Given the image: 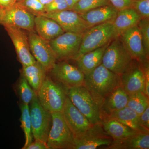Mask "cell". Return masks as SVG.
I'll use <instances>...</instances> for the list:
<instances>
[{
	"label": "cell",
	"mask_w": 149,
	"mask_h": 149,
	"mask_svg": "<svg viewBox=\"0 0 149 149\" xmlns=\"http://www.w3.org/2000/svg\"><path fill=\"white\" fill-rule=\"evenodd\" d=\"M83 85L100 109L104 99L113 91L121 86V76L101 64L89 74L85 75Z\"/></svg>",
	"instance_id": "obj_1"
},
{
	"label": "cell",
	"mask_w": 149,
	"mask_h": 149,
	"mask_svg": "<svg viewBox=\"0 0 149 149\" xmlns=\"http://www.w3.org/2000/svg\"><path fill=\"white\" fill-rule=\"evenodd\" d=\"M116 37L113 22L90 27L83 34L80 49L74 60L84 54L109 44Z\"/></svg>",
	"instance_id": "obj_2"
},
{
	"label": "cell",
	"mask_w": 149,
	"mask_h": 149,
	"mask_svg": "<svg viewBox=\"0 0 149 149\" xmlns=\"http://www.w3.org/2000/svg\"><path fill=\"white\" fill-rule=\"evenodd\" d=\"M133 60L119 37H117L106 49L102 64L112 72L121 75L128 70Z\"/></svg>",
	"instance_id": "obj_3"
},
{
	"label": "cell",
	"mask_w": 149,
	"mask_h": 149,
	"mask_svg": "<svg viewBox=\"0 0 149 149\" xmlns=\"http://www.w3.org/2000/svg\"><path fill=\"white\" fill-rule=\"evenodd\" d=\"M37 97L43 107L52 113L62 112L67 95L62 85L47 76L37 92Z\"/></svg>",
	"instance_id": "obj_4"
},
{
	"label": "cell",
	"mask_w": 149,
	"mask_h": 149,
	"mask_svg": "<svg viewBox=\"0 0 149 149\" xmlns=\"http://www.w3.org/2000/svg\"><path fill=\"white\" fill-rule=\"evenodd\" d=\"M66 93L70 100L92 125L101 122L100 107L84 85L69 88Z\"/></svg>",
	"instance_id": "obj_5"
},
{
	"label": "cell",
	"mask_w": 149,
	"mask_h": 149,
	"mask_svg": "<svg viewBox=\"0 0 149 149\" xmlns=\"http://www.w3.org/2000/svg\"><path fill=\"white\" fill-rule=\"evenodd\" d=\"M52 125L47 145L49 149H73L74 137L62 112H52Z\"/></svg>",
	"instance_id": "obj_6"
},
{
	"label": "cell",
	"mask_w": 149,
	"mask_h": 149,
	"mask_svg": "<svg viewBox=\"0 0 149 149\" xmlns=\"http://www.w3.org/2000/svg\"><path fill=\"white\" fill-rule=\"evenodd\" d=\"M29 109L33 137L47 143L52 125V113L41 105L37 97L29 104Z\"/></svg>",
	"instance_id": "obj_7"
},
{
	"label": "cell",
	"mask_w": 149,
	"mask_h": 149,
	"mask_svg": "<svg viewBox=\"0 0 149 149\" xmlns=\"http://www.w3.org/2000/svg\"><path fill=\"white\" fill-rule=\"evenodd\" d=\"M83 35L64 32L49 41L57 60L74 59L80 49Z\"/></svg>",
	"instance_id": "obj_8"
},
{
	"label": "cell",
	"mask_w": 149,
	"mask_h": 149,
	"mask_svg": "<svg viewBox=\"0 0 149 149\" xmlns=\"http://www.w3.org/2000/svg\"><path fill=\"white\" fill-rule=\"evenodd\" d=\"M27 36L32 55L47 71H50L57 59L49 42L40 37L35 31L28 32Z\"/></svg>",
	"instance_id": "obj_9"
},
{
	"label": "cell",
	"mask_w": 149,
	"mask_h": 149,
	"mask_svg": "<svg viewBox=\"0 0 149 149\" xmlns=\"http://www.w3.org/2000/svg\"><path fill=\"white\" fill-rule=\"evenodd\" d=\"M35 16L18 3L4 9L0 24L20 28L28 32L35 31Z\"/></svg>",
	"instance_id": "obj_10"
},
{
	"label": "cell",
	"mask_w": 149,
	"mask_h": 149,
	"mask_svg": "<svg viewBox=\"0 0 149 149\" xmlns=\"http://www.w3.org/2000/svg\"><path fill=\"white\" fill-rule=\"evenodd\" d=\"M113 139L104 130L101 122L94 124L74 138L73 149H95L111 144Z\"/></svg>",
	"instance_id": "obj_11"
},
{
	"label": "cell",
	"mask_w": 149,
	"mask_h": 149,
	"mask_svg": "<svg viewBox=\"0 0 149 149\" xmlns=\"http://www.w3.org/2000/svg\"><path fill=\"white\" fill-rule=\"evenodd\" d=\"M56 82L69 88L83 85L85 74L77 66L65 61L56 63L50 70Z\"/></svg>",
	"instance_id": "obj_12"
},
{
	"label": "cell",
	"mask_w": 149,
	"mask_h": 149,
	"mask_svg": "<svg viewBox=\"0 0 149 149\" xmlns=\"http://www.w3.org/2000/svg\"><path fill=\"white\" fill-rule=\"evenodd\" d=\"M15 48L22 67L35 63L36 60L29 48L28 36L24 30L10 25H3Z\"/></svg>",
	"instance_id": "obj_13"
},
{
	"label": "cell",
	"mask_w": 149,
	"mask_h": 149,
	"mask_svg": "<svg viewBox=\"0 0 149 149\" xmlns=\"http://www.w3.org/2000/svg\"><path fill=\"white\" fill-rule=\"evenodd\" d=\"M42 15L55 20L64 32L83 35L90 28L80 14L73 10H66L52 13H45Z\"/></svg>",
	"instance_id": "obj_14"
},
{
	"label": "cell",
	"mask_w": 149,
	"mask_h": 149,
	"mask_svg": "<svg viewBox=\"0 0 149 149\" xmlns=\"http://www.w3.org/2000/svg\"><path fill=\"white\" fill-rule=\"evenodd\" d=\"M132 58L140 63L148 61L141 32L138 25L127 29L118 37Z\"/></svg>",
	"instance_id": "obj_15"
},
{
	"label": "cell",
	"mask_w": 149,
	"mask_h": 149,
	"mask_svg": "<svg viewBox=\"0 0 149 149\" xmlns=\"http://www.w3.org/2000/svg\"><path fill=\"white\" fill-rule=\"evenodd\" d=\"M65 120L74 138L82 135L92 126L90 121L67 97L62 111Z\"/></svg>",
	"instance_id": "obj_16"
},
{
	"label": "cell",
	"mask_w": 149,
	"mask_h": 149,
	"mask_svg": "<svg viewBox=\"0 0 149 149\" xmlns=\"http://www.w3.org/2000/svg\"><path fill=\"white\" fill-rule=\"evenodd\" d=\"M136 61L133 60L128 70L120 75L121 86L129 95L137 92L143 93L145 88L143 68L141 63Z\"/></svg>",
	"instance_id": "obj_17"
},
{
	"label": "cell",
	"mask_w": 149,
	"mask_h": 149,
	"mask_svg": "<svg viewBox=\"0 0 149 149\" xmlns=\"http://www.w3.org/2000/svg\"><path fill=\"white\" fill-rule=\"evenodd\" d=\"M128 98L129 94L121 86L113 91L102 102L100 107L101 118L127 106Z\"/></svg>",
	"instance_id": "obj_18"
},
{
	"label": "cell",
	"mask_w": 149,
	"mask_h": 149,
	"mask_svg": "<svg viewBox=\"0 0 149 149\" xmlns=\"http://www.w3.org/2000/svg\"><path fill=\"white\" fill-rule=\"evenodd\" d=\"M118 10L111 4L102 6L80 14L88 27H91L108 22H113Z\"/></svg>",
	"instance_id": "obj_19"
},
{
	"label": "cell",
	"mask_w": 149,
	"mask_h": 149,
	"mask_svg": "<svg viewBox=\"0 0 149 149\" xmlns=\"http://www.w3.org/2000/svg\"><path fill=\"white\" fill-rule=\"evenodd\" d=\"M35 29L39 36L49 41L64 32L55 20L43 15L35 16Z\"/></svg>",
	"instance_id": "obj_20"
},
{
	"label": "cell",
	"mask_w": 149,
	"mask_h": 149,
	"mask_svg": "<svg viewBox=\"0 0 149 149\" xmlns=\"http://www.w3.org/2000/svg\"><path fill=\"white\" fill-rule=\"evenodd\" d=\"M106 149H149V132H139L125 139L113 140Z\"/></svg>",
	"instance_id": "obj_21"
},
{
	"label": "cell",
	"mask_w": 149,
	"mask_h": 149,
	"mask_svg": "<svg viewBox=\"0 0 149 149\" xmlns=\"http://www.w3.org/2000/svg\"><path fill=\"white\" fill-rule=\"evenodd\" d=\"M141 19V17L132 8L118 10L113 22L116 37H119L127 29L138 25Z\"/></svg>",
	"instance_id": "obj_22"
},
{
	"label": "cell",
	"mask_w": 149,
	"mask_h": 149,
	"mask_svg": "<svg viewBox=\"0 0 149 149\" xmlns=\"http://www.w3.org/2000/svg\"><path fill=\"white\" fill-rule=\"evenodd\" d=\"M109 44L84 54L77 58L75 61L78 69L85 75H87L102 64L104 52Z\"/></svg>",
	"instance_id": "obj_23"
},
{
	"label": "cell",
	"mask_w": 149,
	"mask_h": 149,
	"mask_svg": "<svg viewBox=\"0 0 149 149\" xmlns=\"http://www.w3.org/2000/svg\"><path fill=\"white\" fill-rule=\"evenodd\" d=\"M101 123L104 130L113 140L125 139L140 132L113 119L104 118Z\"/></svg>",
	"instance_id": "obj_24"
},
{
	"label": "cell",
	"mask_w": 149,
	"mask_h": 149,
	"mask_svg": "<svg viewBox=\"0 0 149 149\" xmlns=\"http://www.w3.org/2000/svg\"><path fill=\"white\" fill-rule=\"evenodd\" d=\"M113 119L125 124L130 128L137 131L149 132L140 125L139 122V115L128 106L122 109L112 113L109 115L102 118Z\"/></svg>",
	"instance_id": "obj_25"
},
{
	"label": "cell",
	"mask_w": 149,
	"mask_h": 149,
	"mask_svg": "<svg viewBox=\"0 0 149 149\" xmlns=\"http://www.w3.org/2000/svg\"><path fill=\"white\" fill-rule=\"evenodd\" d=\"M47 72L45 68L37 61L33 64L22 67V76L37 93L47 77Z\"/></svg>",
	"instance_id": "obj_26"
},
{
	"label": "cell",
	"mask_w": 149,
	"mask_h": 149,
	"mask_svg": "<svg viewBox=\"0 0 149 149\" xmlns=\"http://www.w3.org/2000/svg\"><path fill=\"white\" fill-rule=\"evenodd\" d=\"M21 112L20 121L21 127L24 132L25 137V143L22 149H26L29 144L32 143L33 137L29 113V105L22 104L21 107Z\"/></svg>",
	"instance_id": "obj_27"
},
{
	"label": "cell",
	"mask_w": 149,
	"mask_h": 149,
	"mask_svg": "<svg viewBox=\"0 0 149 149\" xmlns=\"http://www.w3.org/2000/svg\"><path fill=\"white\" fill-rule=\"evenodd\" d=\"M149 98L143 92L129 94L127 106L140 115L149 106Z\"/></svg>",
	"instance_id": "obj_28"
},
{
	"label": "cell",
	"mask_w": 149,
	"mask_h": 149,
	"mask_svg": "<svg viewBox=\"0 0 149 149\" xmlns=\"http://www.w3.org/2000/svg\"><path fill=\"white\" fill-rule=\"evenodd\" d=\"M111 4L109 0H79L72 10L83 14L102 6Z\"/></svg>",
	"instance_id": "obj_29"
},
{
	"label": "cell",
	"mask_w": 149,
	"mask_h": 149,
	"mask_svg": "<svg viewBox=\"0 0 149 149\" xmlns=\"http://www.w3.org/2000/svg\"><path fill=\"white\" fill-rule=\"evenodd\" d=\"M18 92L22 104L29 105L37 97V93L30 86L27 80L22 76L18 85Z\"/></svg>",
	"instance_id": "obj_30"
},
{
	"label": "cell",
	"mask_w": 149,
	"mask_h": 149,
	"mask_svg": "<svg viewBox=\"0 0 149 149\" xmlns=\"http://www.w3.org/2000/svg\"><path fill=\"white\" fill-rule=\"evenodd\" d=\"M17 3L35 16L45 13V6L39 0H22Z\"/></svg>",
	"instance_id": "obj_31"
},
{
	"label": "cell",
	"mask_w": 149,
	"mask_h": 149,
	"mask_svg": "<svg viewBox=\"0 0 149 149\" xmlns=\"http://www.w3.org/2000/svg\"><path fill=\"white\" fill-rule=\"evenodd\" d=\"M143 40V45L147 56L149 54V18L141 19L138 24Z\"/></svg>",
	"instance_id": "obj_32"
},
{
	"label": "cell",
	"mask_w": 149,
	"mask_h": 149,
	"mask_svg": "<svg viewBox=\"0 0 149 149\" xmlns=\"http://www.w3.org/2000/svg\"><path fill=\"white\" fill-rule=\"evenodd\" d=\"M131 8L141 19L149 18V0H133Z\"/></svg>",
	"instance_id": "obj_33"
},
{
	"label": "cell",
	"mask_w": 149,
	"mask_h": 149,
	"mask_svg": "<svg viewBox=\"0 0 149 149\" xmlns=\"http://www.w3.org/2000/svg\"><path fill=\"white\" fill-rule=\"evenodd\" d=\"M66 10L69 9L65 0H53L45 6V13H52Z\"/></svg>",
	"instance_id": "obj_34"
},
{
	"label": "cell",
	"mask_w": 149,
	"mask_h": 149,
	"mask_svg": "<svg viewBox=\"0 0 149 149\" xmlns=\"http://www.w3.org/2000/svg\"><path fill=\"white\" fill-rule=\"evenodd\" d=\"M110 3L118 10L131 8L133 0H109Z\"/></svg>",
	"instance_id": "obj_35"
},
{
	"label": "cell",
	"mask_w": 149,
	"mask_h": 149,
	"mask_svg": "<svg viewBox=\"0 0 149 149\" xmlns=\"http://www.w3.org/2000/svg\"><path fill=\"white\" fill-rule=\"evenodd\" d=\"M139 122L143 128L149 130V106L143 113L139 115Z\"/></svg>",
	"instance_id": "obj_36"
},
{
	"label": "cell",
	"mask_w": 149,
	"mask_h": 149,
	"mask_svg": "<svg viewBox=\"0 0 149 149\" xmlns=\"http://www.w3.org/2000/svg\"><path fill=\"white\" fill-rule=\"evenodd\" d=\"M147 61L141 63L143 68L145 75V88L143 93L149 97V68L148 62Z\"/></svg>",
	"instance_id": "obj_37"
},
{
	"label": "cell",
	"mask_w": 149,
	"mask_h": 149,
	"mask_svg": "<svg viewBox=\"0 0 149 149\" xmlns=\"http://www.w3.org/2000/svg\"><path fill=\"white\" fill-rule=\"evenodd\" d=\"M26 149H49L47 143L43 141L39 140H35L34 142L26 148Z\"/></svg>",
	"instance_id": "obj_38"
},
{
	"label": "cell",
	"mask_w": 149,
	"mask_h": 149,
	"mask_svg": "<svg viewBox=\"0 0 149 149\" xmlns=\"http://www.w3.org/2000/svg\"><path fill=\"white\" fill-rule=\"evenodd\" d=\"M16 2V0H0V7L6 9L13 5Z\"/></svg>",
	"instance_id": "obj_39"
},
{
	"label": "cell",
	"mask_w": 149,
	"mask_h": 149,
	"mask_svg": "<svg viewBox=\"0 0 149 149\" xmlns=\"http://www.w3.org/2000/svg\"><path fill=\"white\" fill-rule=\"evenodd\" d=\"M66 1L68 6V9L70 10H72L74 5L77 3L79 0H65Z\"/></svg>",
	"instance_id": "obj_40"
},
{
	"label": "cell",
	"mask_w": 149,
	"mask_h": 149,
	"mask_svg": "<svg viewBox=\"0 0 149 149\" xmlns=\"http://www.w3.org/2000/svg\"><path fill=\"white\" fill-rule=\"evenodd\" d=\"M39 1H40L41 3L43 5L46 6L50 3L53 0H39Z\"/></svg>",
	"instance_id": "obj_41"
},
{
	"label": "cell",
	"mask_w": 149,
	"mask_h": 149,
	"mask_svg": "<svg viewBox=\"0 0 149 149\" xmlns=\"http://www.w3.org/2000/svg\"><path fill=\"white\" fill-rule=\"evenodd\" d=\"M4 14V9L0 7V21L2 18Z\"/></svg>",
	"instance_id": "obj_42"
},
{
	"label": "cell",
	"mask_w": 149,
	"mask_h": 149,
	"mask_svg": "<svg viewBox=\"0 0 149 149\" xmlns=\"http://www.w3.org/2000/svg\"><path fill=\"white\" fill-rule=\"evenodd\" d=\"M22 1V0H16V2H18L20 1Z\"/></svg>",
	"instance_id": "obj_43"
},
{
	"label": "cell",
	"mask_w": 149,
	"mask_h": 149,
	"mask_svg": "<svg viewBox=\"0 0 149 149\" xmlns=\"http://www.w3.org/2000/svg\"></svg>",
	"instance_id": "obj_44"
}]
</instances>
